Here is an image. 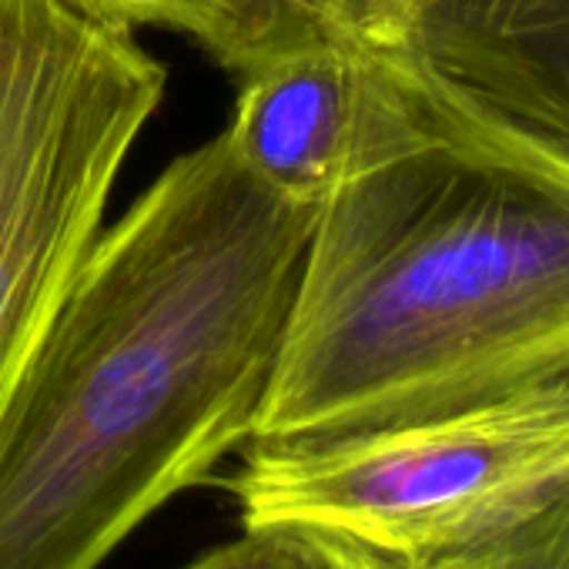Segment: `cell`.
<instances>
[{
    "instance_id": "277c9868",
    "label": "cell",
    "mask_w": 569,
    "mask_h": 569,
    "mask_svg": "<svg viewBox=\"0 0 569 569\" xmlns=\"http://www.w3.org/2000/svg\"><path fill=\"white\" fill-rule=\"evenodd\" d=\"M78 0H0V409L94 244L168 71Z\"/></svg>"
},
{
    "instance_id": "5b68a950",
    "label": "cell",
    "mask_w": 569,
    "mask_h": 569,
    "mask_svg": "<svg viewBox=\"0 0 569 569\" xmlns=\"http://www.w3.org/2000/svg\"><path fill=\"white\" fill-rule=\"evenodd\" d=\"M238 81L221 131L234 158L264 188L319 208L409 148L449 101L409 48L359 34L281 54Z\"/></svg>"
},
{
    "instance_id": "3957f363",
    "label": "cell",
    "mask_w": 569,
    "mask_h": 569,
    "mask_svg": "<svg viewBox=\"0 0 569 569\" xmlns=\"http://www.w3.org/2000/svg\"><path fill=\"white\" fill-rule=\"evenodd\" d=\"M244 529H292L346 569L462 552L569 489V392L312 442H248L221 479Z\"/></svg>"
},
{
    "instance_id": "8992f818",
    "label": "cell",
    "mask_w": 569,
    "mask_h": 569,
    "mask_svg": "<svg viewBox=\"0 0 569 569\" xmlns=\"http://www.w3.org/2000/svg\"><path fill=\"white\" fill-rule=\"evenodd\" d=\"M409 51L462 104L569 161V0H419Z\"/></svg>"
},
{
    "instance_id": "6da1fadb",
    "label": "cell",
    "mask_w": 569,
    "mask_h": 569,
    "mask_svg": "<svg viewBox=\"0 0 569 569\" xmlns=\"http://www.w3.org/2000/svg\"><path fill=\"white\" fill-rule=\"evenodd\" d=\"M319 211L214 134L98 231L0 409V569H98L254 439Z\"/></svg>"
},
{
    "instance_id": "52a82bcc",
    "label": "cell",
    "mask_w": 569,
    "mask_h": 569,
    "mask_svg": "<svg viewBox=\"0 0 569 569\" xmlns=\"http://www.w3.org/2000/svg\"><path fill=\"white\" fill-rule=\"evenodd\" d=\"M78 4L131 28L154 24L184 34L234 78L309 44L359 34L352 0H78Z\"/></svg>"
},
{
    "instance_id": "7a4b0ae2",
    "label": "cell",
    "mask_w": 569,
    "mask_h": 569,
    "mask_svg": "<svg viewBox=\"0 0 569 569\" xmlns=\"http://www.w3.org/2000/svg\"><path fill=\"white\" fill-rule=\"evenodd\" d=\"M569 392V161L452 91L332 194L251 442H312Z\"/></svg>"
},
{
    "instance_id": "9c48e42d",
    "label": "cell",
    "mask_w": 569,
    "mask_h": 569,
    "mask_svg": "<svg viewBox=\"0 0 569 569\" xmlns=\"http://www.w3.org/2000/svg\"><path fill=\"white\" fill-rule=\"evenodd\" d=\"M419 0H352L359 34L389 48H409Z\"/></svg>"
},
{
    "instance_id": "ba28073f",
    "label": "cell",
    "mask_w": 569,
    "mask_h": 569,
    "mask_svg": "<svg viewBox=\"0 0 569 569\" xmlns=\"http://www.w3.org/2000/svg\"><path fill=\"white\" fill-rule=\"evenodd\" d=\"M181 569H346L342 559L312 536L292 529H244L238 539L208 549Z\"/></svg>"
}]
</instances>
